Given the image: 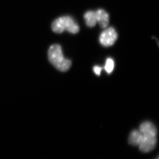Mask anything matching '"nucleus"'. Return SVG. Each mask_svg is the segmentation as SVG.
I'll return each instance as SVG.
<instances>
[{"instance_id": "f257e3e1", "label": "nucleus", "mask_w": 159, "mask_h": 159, "mask_svg": "<svg viewBox=\"0 0 159 159\" xmlns=\"http://www.w3.org/2000/svg\"><path fill=\"white\" fill-rule=\"evenodd\" d=\"M141 138L139 147L141 152L147 153L155 148L157 143V129L155 125L149 121L142 122L139 125Z\"/></svg>"}, {"instance_id": "f03ea898", "label": "nucleus", "mask_w": 159, "mask_h": 159, "mask_svg": "<svg viewBox=\"0 0 159 159\" xmlns=\"http://www.w3.org/2000/svg\"><path fill=\"white\" fill-rule=\"evenodd\" d=\"M48 54L49 61L57 70L63 72L69 70L71 65V61L64 57L60 45H52L49 48Z\"/></svg>"}, {"instance_id": "7ed1b4c3", "label": "nucleus", "mask_w": 159, "mask_h": 159, "mask_svg": "<svg viewBox=\"0 0 159 159\" xmlns=\"http://www.w3.org/2000/svg\"><path fill=\"white\" fill-rule=\"evenodd\" d=\"M52 29L56 33H61L65 30L72 34H76L79 31V27L74 19L69 16L60 17L54 21Z\"/></svg>"}, {"instance_id": "20e7f679", "label": "nucleus", "mask_w": 159, "mask_h": 159, "mask_svg": "<svg viewBox=\"0 0 159 159\" xmlns=\"http://www.w3.org/2000/svg\"><path fill=\"white\" fill-rule=\"evenodd\" d=\"M118 37L117 33L112 27L105 30L100 36L99 41L103 46L110 47L114 44Z\"/></svg>"}, {"instance_id": "39448f33", "label": "nucleus", "mask_w": 159, "mask_h": 159, "mask_svg": "<svg viewBox=\"0 0 159 159\" xmlns=\"http://www.w3.org/2000/svg\"><path fill=\"white\" fill-rule=\"evenodd\" d=\"M97 22L101 28L107 27L109 23V15L104 9H99L95 11Z\"/></svg>"}, {"instance_id": "423d86ee", "label": "nucleus", "mask_w": 159, "mask_h": 159, "mask_svg": "<svg viewBox=\"0 0 159 159\" xmlns=\"http://www.w3.org/2000/svg\"><path fill=\"white\" fill-rule=\"evenodd\" d=\"M141 132L139 130H132L129 135V143L132 146H139L141 141Z\"/></svg>"}, {"instance_id": "0eeeda50", "label": "nucleus", "mask_w": 159, "mask_h": 159, "mask_svg": "<svg viewBox=\"0 0 159 159\" xmlns=\"http://www.w3.org/2000/svg\"><path fill=\"white\" fill-rule=\"evenodd\" d=\"M86 24L89 27H93L96 25L97 19L96 13L94 11H89L84 16Z\"/></svg>"}, {"instance_id": "6e6552de", "label": "nucleus", "mask_w": 159, "mask_h": 159, "mask_svg": "<svg viewBox=\"0 0 159 159\" xmlns=\"http://www.w3.org/2000/svg\"><path fill=\"white\" fill-rule=\"evenodd\" d=\"M114 67V62L113 59L107 58L106 61V65L104 66V69L108 74H111L113 71Z\"/></svg>"}, {"instance_id": "1a4fd4ad", "label": "nucleus", "mask_w": 159, "mask_h": 159, "mask_svg": "<svg viewBox=\"0 0 159 159\" xmlns=\"http://www.w3.org/2000/svg\"><path fill=\"white\" fill-rule=\"evenodd\" d=\"M102 69V68L99 67V66H95L93 68V71L97 75H100Z\"/></svg>"}, {"instance_id": "9d476101", "label": "nucleus", "mask_w": 159, "mask_h": 159, "mask_svg": "<svg viewBox=\"0 0 159 159\" xmlns=\"http://www.w3.org/2000/svg\"><path fill=\"white\" fill-rule=\"evenodd\" d=\"M157 159H159V157H158V158H157Z\"/></svg>"}]
</instances>
